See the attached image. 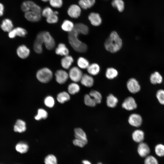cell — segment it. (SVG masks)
Here are the masks:
<instances>
[{
    "instance_id": "obj_25",
    "label": "cell",
    "mask_w": 164,
    "mask_h": 164,
    "mask_svg": "<svg viewBox=\"0 0 164 164\" xmlns=\"http://www.w3.org/2000/svg\"><path fill=\"white\" fill-rule=\"evenodd\" d=\"M26 123L23 121L18 120L14 126V130L15 132L22 133L26 130Z\"/></svg>"
},
{
    "instance_id": "obj_31",
    "label": "cell",
    "mask_w": 164,
    "mask_h": 164,
    "mask_svg": "<svg viewBox=\"0 0 164 164\" xmlns=\"http://www.w3.org/2000/svg\"><path fill=\"white\" fill-rule=\"evenodd\" d=\"M118 74L117 70L113 67L108 68L105 72V76L109 79H113L116 77Z\"/></svg>"
},
{
    "instance_id": "obj_12",
    "label": "cell",
    "mask_w": 164,
    "mask_h": 164,
    "mask_svg": "<svg viewBox=\"0 0 164 164\" xmlns=\"http://www.w3.org/2000/svg\"><path fill=\"white\" fill-rule=\"evenodd\" d=\"M43 44L41 31L37 34L33 43V49L35 52L38 54L42 53L43 51Z\"/></svg>"
},
{
    "instance_id": "obj_9",
    "label": "cell",
    "mask_w": 164,
    "mask_h": 164,
    "mask_svg": "<svg viewBox=\"0 0 164 164\" xmlns=\"http://www.w3.org/2000/svg\"><path fill=\"white\" fill-rule=\"evenodd\" d=\"M127 87L129 91L133 94L138 92L140 90V86L138 82L134 78H131L127 81Z\"/></svg>"
},
{
    "instance_id": "obj_32",
    "label": "cell",
    "mask_w": 164,
    "mask_h": 164,
    "mask_svg": "<svg viewBox=\"0 0 164 164\" xmlns=\"http://www.w3.org/2000/svg\"><path fill=\"white\" fill-rule=\"evenodd\" d=\"M70 99V97L68 93L63 91L59 93L57 95V100L60 103L63 104Z\"/></svg>"
},
{
    "instance_id": "obj_5",
    "label": "cell",
    "mask_w": 164,
    "mask_h": 164,
    "mask_svg": "<svg viewBox=\"0 0 164 164\" xmlns=\"http://www.w3.org/2000/svg\"><path fill=\"white\" fill-rule=\"evenodd\" d=\"M42 40L46 48L48 50H51L55 47V40L50 33L48 31H42Z\"/></svg>"
},
{
    "instance_id": "obj_7",
    "label": "cell",
    "mask_w": 164,
    "mask_h": 164,
    "mask_svg": "<svg viewBox=\"0 0 164 164\" xmlns=\"http://www.w3.org/2000/svg\"><path fill=\"white\" fill-rule=\"evenodd\" d=\"M27 32L24 28L17 27L13 28L8 32V36L9 38L13 39L16 36L23 37L27 34Z\"/></svg>"
},
{
    "instance_id": "obj_15",
    "label": "cell",
    "mask_w": 164,
    "mask_h": 164,
    "mask_svg": "<svg viewBox=\"0 0 164 164\" xmlns=\"http://www.w3.org/2000/svg\"><path fill=\"white\" fill-rule=\"evenodd\" d=\"M142 119L139 114L133 113L131 114L128 119V122L131 125L135 127H140L142 125Z\"/></svg>"
},
{
    "instance_id": "obj_35",
    "label": "cell",
    "mask_w": 164,
    "mask_h": 164,
    "mask_svg": "<svg viewBox=\"0 0 164 164\" xmlns=\"http://www.w3.org/2000/svg\"><path fill=\"white\" fill-rule=\"evenodd\" d=\"M89 94L94 99L96 104H99L101 102L102 96L99 92L92 90L90 92Z\"/></svg>"
},
{
    "instance_id": "obj_26",
    "label": "cell",
    "mask_w": 164,
    "mask_h": 164,
    "mask_svg": "<svg viewBox=\"0 0 164 164\" xmlns=\"http://www.w3.org/2000/svg\"><path fill=\"white\" fill-rule=\"evenodd\" d=\"M87 69L89 74L91 76H95L99 73L100 68L98 64L93 63L90 64Z\"/></svg>"
},
{
    "instance_id": "obj_18",
    "label": "cell",
    "mask_w": 164,
    "mask_h": 164,
    "mask_svg": "<svg viewBox=\"0 0 164 164\" xmlns=\"http://www.w3.org/2000/svg\"><path fill=\"white\" fill-rule=\"evenodd\" d=\"M74 62L73 57L69 55L63 56L60 61L62 67L65 70L70 69Z\"/></svg>"
},
{
    "instance_id": "obj_3",
    "label": "cell",
    "mask_w": 164,
    "mask_h": 164,
    "mask_svg": "<svg viewBox=\"0 0 164 164\" xmlns=\"http://www.w3.org/2000/svg\"><path fill=\"white\" fill-rule=\"evenodd\" d=\"M37 79L40 82L46 83L50 81L53 77L52 70L47 67L42 68L39 70L36 74Z\"/></svg>"
},
{
    "instance_id": "obj_2",
    "label": "cell",
    "mask_w": 164,
    "mask_h": 164,
    "mask_svg": "<svg viewBox=\"0 0 164 164\" xmlns=\"http://www.w3.org/2000/svg\"><path fill=\"white\" fill-rule=\"evenodd\" d=\"M122 40L115 31H112L105 41L104 46L106 50L112 53L119 51L122 46Z\"/></svg>"
},
{
    "instance_id": "obj_41",
    "label": "cell",
    "mask_w": 164,
    "mask_h": 164,
    "mask_svg": "<svg viewBox=\"0 0 164 164\" xmlns=\"http://www.w3.org/2000/svg\"><path fill=\"white\" fill-rule=\"evenodd\" d=\"M49 2L52 7L56 9L61 8L63 4V0H50Z\"/></svg>"
},
{
    "instance_id": "obj_47",
    "label": "cell",
    "mask_w": 164,
    "mask_h": 164,
    "mask_svg": "<svg viewBox=\"0 0 164 164\" xmlns=\"http://www.w3.org/2000/svg\"><path fill=\"white\" fill-rule=\"evenodd\" d=\"M78 3L81 9L86 10L89 8L86 0H79Z\"/></svg>"
},
{
    "instance_id": "obj_1",
    "label": "cell",
    "mask_w": 164,
    "mask_h": 164,
    "mask_svg": "<svg viewBox=\"0 0 164 164\" xmlns=\"http://www.w3.org/2000/svg\"><path fill=\"white\" fill-rule=\"evenodd\" d=\"M89 31V28L87 25L83 23H78L75 24L73 30L68 33V38L69 43L76 52L84 53L87 50V45L80 40L78 36L80 34H87Z\"/></svg>"
},
{
    "instance_id": "obj_30",
    "label": "cell",
    "mask_w": 164,
    "mask_h": 164,
    "mask_svg": "<svg viewBox=\"0 0 164 164\" xmlns=\"http://www.w3.org/2000/svg\"><path fill=\"white\" fill-rule=\"evenodd\" d=\"M162 80L161 75L158 72H155L151 74L150 77V81L154 84L161 83Z\"/></svg>"
},
{
    "instance_id": "obj_29",
    "label": "cell",
    "mask_w": 164,
    "mask_h": 164,
    "mask_svg": "<svg viewBox=\"0 0 164 164\" xmlns=\"http://www.w3.org/2000/svg\"><path fill=\"white\" fill-rule=\"evenodd\" d=\"M118 102L117 98L112 94H110L107 97L106 104L109 107L114 108L117 105Z\"/></svg>"
},
{
    "instance_id": "obj_21",
    "label": "cell",
    "mask_w": 164,
    "mask_h": 164,
    "mask_svg": "<svg viewBox=\"0 0 164 164\" xmlns=\"http://www.w3.org/2000/svg\"><path fill=\"white\" fill-rule=\"evenodd\" d=\"M74 27L75 24L72 21L68 19L64 20L61 26L62 29L68 33L72 31Z\"/></svg>"
},
{
    "instance_id": "obj_14",
    "label": "cell",
    "mask_w": 164,
    "mask_h": 164,
    "mask_svg": "<svg viewBox=\"0 0 164 164\" xmlns=\"http://www.w3.org/2000/svg\"><path fill=\"white\" fill-rule=\"evenodd\" d=\"M18 56L22 59H26L30 55V51L29 49L26 45L22 44L19 46L16 50Z\"/></svg>"
},
{
    "instance_id": "obj_48",
    "label": "cell",
    "mask_w": 164,
    "mask_h": 164,
    "mask_svg": "<svg viewBox=\"0 0 164 164\" xmlns=\"http://www.w3.org/2000/svg\"><path fill=\"white\" fill-rule=\"evenodd\" d=\"M89 8L92 7L95 3V0H86Z\"/></svg>"
},
{
    "instance_id": "obj_43",
    "label": "cell",
    "mask_w": 164,
    "mask_h": 164,
    "mask_svg": "<svg viewBox=\"0 0 164 164\" xmlns=\"http://www.w3.org/2000/svg\"><path fill=\"white\" fill-rule=\"evenodd\" d=\"M44 103L47 107L52 108L54 105V100L53 98L50 96H47L44 99Z\"/></svg>"
},
{
    "instance_id": "obj_38",
    "label": "cell",
    "mask_w": 164,
    "mask_h": 164,
    "mask_svg": "<svg viewBox=\"0 0 164 164\" xmlns=\"http://www.w3.org/2000/svg\"><path fill=\"white\" fill-rule=\"evenodd\" d=\"M84 102L86 105L90 107H94L96 104L95 101L89 94H86L84 96Z\"/></svg>"
},
{
    "instance_id": "obj_37",
    "label": "cell",
    "mask_w": 164,
    "mask_h": 164,
    "mask_svg": "<svg viewBox=\"0 0 164 164\" xmlns=\"http://www.w3.org/2000/svg\"><path fill=\"white\" fill-rule=\"evenodd\" d=\"M45 164H57V160L56 157L53 154H49L44 159Z\"/></svg>"
},
{
    "instance_id": "obj_10",
    "label": "cell",
    "mask_w": 164,
    "mask_h": 164,
    "mask_svg": "<svg viewBox=\"0 0 164 164\" xmlns=\"http://www.w3.org/2000/svg\"><path fill=\"white\" fill-rule=\"evenodd\" d=\"M55 76L56 81L60 84L65 83L69 77L68 73L63 69L57 70L55 72Z\"/></svg>"
},
{
    "instance_id": "obj_36",
    "label": "cell",
    "mask_w": 164,
    "mask_h": 164,
    "mask_svg": "<svg viewBox=\"0 0 164 164\" xmlns=\"http://www.w3.org/2000/svg\"><path fill=\"white\" fill-rule=\"evenodd\" d=\"M48 117V113L44 109L39 108L38 110L37 114L35 116V119L37 120H39L42 119H45Z\"/></svg>"
},
{
    "instance_id": "obj_34",
    "label": "cell",
    "mask_w": 164,
    "mask_h": 164,
    "mask_svg": "<svg viewBox=\"0 0 164 164\" xmlns=\"http://www.w3.org/2000/svg\"><path fill=\"white\" fill-rule=\"evenodd\" d=\"M79 85L77 83H70L68 86V91L69 93L71 94H74L78 93L80 90Z\"/></svg>"
},
{
    "instance_id": "obj_19",
    "label": "cell",
    "mask_w": 164,
    "mask_h": 164,
    "mask_svg": "<svg viewBox=\"0 0 164 164\" xmlns=\"http://www.w3.org/2000/svg\"><path fill=\"white\" fill-rule=\"evenodd\" d=\"M55 53L57 55L64 56L69 55V50L64 43H60L55 49Z\"/></svg>"
},
{
    "instance_id": "obj_20",
    "label": "cell",
    "mask_w": 164,
    "mask_h": 164,
    "mask_svg": "<svg viewBox=\"0 0 164 164\" xmlns=\"http://www.w3.org/2000/svg\"><path fill=\"white\" fill-rule=\"evenodd\" d=\"M81 84L87 87H91L94 83V79L92 76L89 74H83L80 80Z\"/></svg>"
},
{
    "instance_id": "obj_44",
    "label": "cell",
    "mask_w": 164,
    "mask_h": 164,
    "mask_svg": "<svg viewBox=\"0 0 164 164\" xmlns=\"http://www.w3.org/2000/svg\"><path fill=\"white\" fill-rule=\"evenodd\" d=\"M144 164H159L157 159L154 156L149 155L145 157Z\"/></svg>"
},
{
    "instance_id": "obj_8",
    "label": "cell",
    "mask_w": 164,
    "mask_h": 164,
    "mask_svg": "<svg viewBox=\"0 0 164 164\" xmlns=\"http://www.w3.org/2000/svg\"><path fill=\"white\" fill-rule=\"evenodd\" d=\"M67 14L71 18L77 19L80 15L81 8L78 5L73 4L70 5L67 10Z\"/></svg>"
},
{
    "instance_id": "obj_42",
    "label": "cell",
    "mask_w": 164,
    "mask_h": 164,
    "mask_svg": "<svg viewBox=\"0 0 164 164\" xmlns=\"http://www.w3.org/2000/svg\"><path fill=\"white\" fill-rule=\"evenodd\" d=\"M59 20V17L58 15L54 12L46 18V21L47 23L50 24H55L57 23Z\"/></svg>"
},
{
    "instance_id": "obj_46",
    "label": "cell",
    "mask_w": 164,
    "mask_h": 164,
    "mask_svg": "<svg viewBox=\"0 0 164 164\" xmlns=\"http://www.w3.org/2000/svg\"><path fill=\"white\" fill-rule=\"evenodd\" d=\"M88 141H86L77 139L75 138L73 142L74 145L79 147H84L87 143Z\"/></svg>"
},
{
    "instance_id": "obj_16",
    "label": "cell",
    "mask_w": 164,
    "mask_h": 164,
    "mask_svg": "<svg viewBox=\"0 0 164 164\" xmlns=\"http://www.w3.org/2000/svg\"><path fill=\"white\" fill-rule=\"evenodd\" d=\"M137 152L141 157L145 158L149 155L150 150L148 144L142 142L139 143L138 147Z\"/></svg>"
},
{
    "instance_id": "obj_39",
    "label": "cell",
    "mask_w": 164,
    "mask_h": 164,
    "mask_svg": "<svg viewBox=\"0 0 164 164\" xmlns=\"http://www.w3.org/2000/svg\"><path fill=\"white\" fill-rule=\"evenodd\" d=\"M155 152L156 155L159 157L164 156V145L161 144L157 145L155 148Z\"/></svg>"
},
{
    "instance_id": "obj_53",
    "label": "cell",
    "mask_w": 164,
    "mask_h": 164,
    "mask_svg": "<svg viewBox=\"0 0 164 164\" xmlns=\"http://www.w3.org/2000/svg\"></svg>"
},
{
    "instance_id": "obj_49",
    "label": "cell",
    "mask_w": 164,
    "mask_h": 164,
    "mask_svg": "<svg viewBox=\"0 0 164 164\" xmlns=\"http://www.w3.org/2000/svg\"><path fill=\"white\" fill-rule=\"evenodd\" d=\"M4 7L3 5L0 3V16H2L3 14Z\"/></svg>"
},
{
    "instance_id": "obj_4",
    "label": "cell",
    "mask_w": 164,
    "mask_h": 164,
    "mask_svg": "<svg viewBox=\"0 0 164 164\" xmlns=\"http://www.w3.org/2000/svg\"><path fill=\"white\" fill-rule=\"evenodd\" d=\"M21 8L24 13L29 11H33L41 13L42 10L40 6L33 1L30 0L23 2L21 5Z\"/></svg>"
},
{
    "instance_id": "obj_13",
    "label": "cell",
    "mask_w": 164,
    "mask_h": 164,
    "mask_svg": "<svg viewBox=\"0 0 164 164\" xmlns=\"http://www.w3.org/2000/svg\"><path fill=\"white\" fill-rule=\"evenodd\" d=\"M122 107L128 111H132L135 109L137 104L135 99L132 97L126 98L123 102Z\"/></svg>"
},
{
    "instance_id": "obj_28",
    "label": "cell",
    "mask_w": 164,
    "mask_h": 164,
    "mask_svg": "<svg viewBox=\"0 0 164 164\" xmlns=\"http://www.w3.org/2000/svg\"><path fill=\"white\" fill-rule=\"evenodd\" d=\"M77 67L81 69H87L90 64L88 60L84 57H79L77 60Z\"/></svg>"
},
{
    "instance_id": "obj_23",
    "label": "cell",
    "mask_w": 164,
    "mask_h": 164,
    "mask_svg": "<svg viewBox=\"0 0 164 164\" xmlns=\"http://www.w3.org/2000/svg\"><path fill=\"white\" fill-rule=\"evenodd\" d=\"M132 137L135 142L140 143L142 142L144 139V133L142 131L137 129L133 132Z\"/></svg>"
},
{
    "instance_id": "obj_27",
    "label": "cell",
    "mask_w": 164,
    "mask_h": 164,
    "mask_svg": "<svg viewBox=\"0 0 164 164\" xmlns=\"http://www.w3.org/2000/svg\"><path fill=\"white\" fill-rule=\"evenodd\" d=\"M75 138L88 141L86 134L84 131L80 128H77L74 130Z\"/></svg>"
},
{
    "instance_id": "obj_51",
    "label": "cell",
    "mask_w": 164,
    "mask_h": 164,
    "mask_svg": "<svg viewBox=\"0 0 164 164\" xmlns=\"http://www.w3.org/2000/svg\"><path fill=\"white\" fill-rule=\"evenodd\" d=\"M41 0L44 2H49L50 0Z\"/></svg>"
},
{
    "instance_id": "obj_40",
    "label": "cell",
    "mask_w": 164,
    "mask_h": 164,
    "mask_svg": "<svg viewBox=\"0 0 164 164\" xmlns=\"http://www.w3.org/2000/svg\"><path fill=\"white\" fill-rule=\"evenodd\" d=\"M54 11L49 6H46L42 9L41 15L46 18L53 14Z\"/></svg>"
},
{
    "instance_id": "obj_17",
    "label": "cell",
    "mask_w": 164,
    "mask_h": 164,
    "mask_svg": "<svg viewBox=\"0 0 164 164\" xmlns=\"http://www.w3.org/2000/svg\"><path fill=\"white\" fill-rule=\"evenodd\" d=\"M88 19L91 24L94 26H99L102 23V19L99 14L97 13H91L88 15Z\"/></svg>"
},
{
    "instance_id": "obj_24",
    "label": "cell",
    "mask_w": 164,
    "mask_h": 164,
    "mask_svg": "<svg viewBox=\"0 0 164 164\" xmlns=\"http://www.w3.org/2000/svg\"><path fill=\"white\" fill-rule=\"evenodd\" d=\"M15 149L17 152L21 154H24L28 151L29 146L26 142L21 141L16 144Z\"/></svg>"
},
{
    "instance_id": "obj_45",
    "label": "cell",
    "mask_w": 164,
    "mask_h": 164,
    "mask_svg": "<svg viewBox=\"0 0 164 164\" xmlns=\"http://www.w3.org/2000/svg\"><path fill=\"white\" fill-rule=\"evenodd\" d=\"M156 97L160 103L164 105V90H158L156 92Z\"/></svg>"
},
{
    "instance_id": "obj_52",
    "label": "cell",
    "mask_w": 164,
    "mask_h": 164,
    "mask_svg": "<svg viewBox=\"0 0 164 164\" xmlns=\"http://www.w3.org/2000/svg\"><path fill=\"white\" fill-rule=\"evenodd\" d=\"M97 164H103L101 163V162H99L97 163Z\"/></svg>"
},
{
    "instance_id": "obj_6",
    "label": "cell",
    "mask_w": 164,
    "mask_h": 164,
    "mask_svg": "<svg viewBox=\"0 0 164 164\" xmlns=\"http://www.w3.org/2000/svg\"><path fill=\"white\" fill-rule=\"evenodd\" d=\"M68 74L70 80L77 83L80 81L83 74L81 69L78 67L73 66L70 69Z\"/></svg>"
},
{
    "instance_id": "obj_33",
    "label": "cell",
    "mask_w": 164,
    "mask_h": 164,
    "mask_svg": "<svg viewBox=\"0 0 164 164\" xmlns=\"http://www.w3.org/2000/svg\"><path fill=\"white\" fill-rule=\"evenodd\" d=\"M112 6L116 8L120 12H122L125 9V3L122 0H113L111 3Z\"/></svg>"
},
{
    "instance_id": "obj_11",
    "label": "cell",
    "mask_w": 164,
    "mask_h": 164,
    "mask_svg": "<svg viewBox=\"0 0 164 164\" xmlns=\"http://www.w3.org/2000/svg\"><path fill=\"white\" fill-rule=\"evenodd\" d=\"M24 17L28 21L35 22L40 21L42 16L40 13L33 11H29L25 13Z\"/></svg>"
},
{
    "instance_id": "obj_22",
    "label": "cell",
    "mask_w": 164,
    "mask_h": 164,
    "mask_svg": "<svg viewBox=\"0 0 164 164\" xmlns=\"http://www.w3.org/2000/svg\"><path fill=\"white\" fill-rule=\"evenodd\" d=\"M0 27L4 32H9L14 28V26L10 19H5L2 20Z\"/></svg>"
},
{
    "instance_id": "obj_50",
    "label": "cell",
    "mask_w": 164,
    "mask_h": 164,
    "mask_svg": "<svg viewBox=\"0 0 164 164\" xmlns=\"http://www.w3.org/2000/svg\"><path fill=\"white\" fill-rule=\"evenodd\" d=\"M82 162V164H92L89 161L87 160H83Z\"/></svg>"
}]
</instances>
